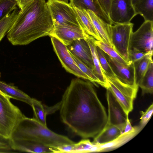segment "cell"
<instances>
[{
  "instance_id": "6da1fadb",
  "label": "cell",
  "mask_w": 153,
  "mask_h": 153,
  "mask_svg": "<svg viewBox=\"0 0 153 153\" xmlns=\"http://www.w3.org/2000/svg\"><path fill=\"white\" fill-rule=\"evenodd\" d=\"M59 110L62 122L83 139L94 137L107 123L105 109L93 85L79 78L73 79L67 88Z\"/></svg>"
},
{
  "instance_id": "7a4b0ae2",
  "label": "cell",
  "mask_w": 153,
  "mask_h": 153,
  "mask_svg": "<svg viewBox=\"0 0 153 153\" xmlns=\"http://www.w3.org/2000/svg\"><path fill=\"white\" fill-rule=\"evenodd\" d=\"M54 24L45 0H33L20 9L7 34L13 45H28L41 37L49 36Z\"/></svg>"
},
{
  "instance_id": "3957f363",
  "label": "cell",
  "mask_w": 153,
  "mask_h": 153,
  "mask_svg": "<svg viewBox=\"0 0 153 153\" xmlns=\"http://www.w3.org/2000/svg\"><path fill=\"white\" fill-rule=\"evenodd\" d=\"M10 140L33 141L56 149L75 143L68 137L51 130L34 118L25 116L16 126Z\"/></svg>"
},
{
  "instance_id": "277c9868",
  "label": "cell",
  "mask_w": 153,
  "mask_h": 153,
  "mask_svg": "<svg viewBox=\"0 0 153 153\" xmlns=\"http://www.w3.org/2000/svg\"><path fill=\"white\" fill-rule=\"evenodd\" d=\"M10 99L0 94V135L7 139H10L16 125L25 116Z\"/></svg>"
},
{
  "instance_id": "5b68a950",
  "label": "cell",
  "mask_w": 153,
  "mask_h": 153,
  "mask_svg": "<svg viewBox=\"0 0 153 153\" xmlns=\"http://www.w3.org/2000/svg\"><path fill=\"white\" fill-rule=\"evenodd\" d=\"M107 87L120 104L127 116L133 109V102L136 98L138 86H132L125 84L115 76L105 75Z\"/></svg>"
},
{
  "instance_id": "8992f818",
  "label": "cell",
  "mask_w": 153,
  "mask_h": 153,
  "mask_svg": "<svg viewBox=\"0 0 153 153\" xmlns=\"http://www.w3.org/2000/svg\"><path fill=\"white\" fill-rule=\"evenodd\" d=\"M133 25L134 24L130 22L108 25L109 34L112 47L128 63L130 42Z\"/></svg>"
},
{
  "instance_id": "52a82bcc",
  "label": "cell",
  "mask_w": 153,
  "mask_h": 153,
  "mask_svg": "<svg viewBox=\"0 0 153 153\" xmlns=\"http://www.w3.org/2000/svg\"><path fill=\"white\" fill-rule=\"evenodd\" d=\"M46 3L54 24L74 26L82 28L74 7L68 3L48 0Z\"/></svg>"
},
{
  "instance_id": "ba28073f",
  "label": "cell",
  "mask_w": 153,
  "mask_h": 153,
  "mask_svg": "<svg viewBox=\"0 0 153 153\" xmlns=\"http://www.w3.org/2000/svg\"><path fill=\"white\" fill-rule=\"evenodd\" d=\"M153 21H145L136 31L133 32L129 50L153 53Z\"/></svg>"
},
{
  "instance_id": "9c48e42d",
  "label": "cell",
  "mask_w": 153,
  "mask_h": 153,
  "mask_svg": "<svg viewBox=\"0 0 153 153\" xmlns=\"http://www.w3.org/2000/svg\"><path fill=\"white\" fill-rule=\"evenodd\" d=\"M51 39L54 51L65 70L78 77L90 81L89 78L78 66L66 46L54 37H51Z\"/></svg>"
},
{
  "instance_id": "30bf717a",
  "label": "cell",
  "mask_w": 153,
  "mask_h": 153,
  "mask_svg": "<svg viewBox=\"0 0 153 153\" xmlns=\"http://www.w3.org/2000/svg\"><path fill=\"white\" fill-rule=\"evenodd\" d=\"M108 15L113 25L130 22L137 14L131 0H111Z\"/></svg>"
},
{
  "instance_id": "8fae6325",
  "label": "cell",
  "mask_w": 153,
  "mask_h": 153,
  "mask_svg": "<svg viewBox=\"0 0 153 153\" xmlns=\"http://www.w3.org/2000/svg\"><path fill=\"white\" fill-rule=\"evenodd\" d=\"M103 52L115 76L119 80L131 86H138L135 82L133 62L123 64L117 62L103 51Z\"/></svg>"
},
{
  "instance_id": "7c38bea8",
  "label": "cell",
  "mask_w": 153,
  "mask_h": 153,
  "mask_svg": "<svg viewBox=\"0 0 153 153\" xmlns=\"http://www.w3.org/2000/svg\"><path fill=\"white\" fill-rule=\"evenodd\" d=\"M86 33L83 29L78 27L54 24L49 36L57 38L67 46L75 40L85 39Z\"/></svg>"
},
{
  "instance_id": "4fadbf2b",
  "label": "cell",
  "mask_w": 153,
  "mask_h": 153,
  "mask_svg": "<svg viewBox=\"0 0 153 153\" xmlns=\"http://www.w3.org/2000/svg\"><path fill=\"white\" fill-rule=\"evenodd\" d=\"M106 89V96L108 107L107 123L114 125L125 124L128 116L111 91Z\"/></svg>"
},
{
  "instance_id": "5bb4252c",
  "label": "cell",
  "mask_w": 153,
  "mask_h": 153,
  "mask_svg": "<svg viewBox=\"0 0 153 153\" xmlns=\"http://www.w3.org/2000/svg\"><path fill=\"white\" fill-rule=\"evenodd\" d=\"M69 52L93 71L94 70L89 46L84 39L75 40L66 46Z\"/></svg>"
},
{
  "instance_id": "9a60e30c",
  "label": "cell",
  "mask_w": 153,
  "mask_h": 153,
  "mask_svg": "<svg viewBox=\"0 0 153 153\" xmlns=\"http://www.w3.org/2000/svg\"><path fill=\"white\" fill-rule=\"evenodd\" d=\"M10 141L13 150L22 152L54 153L56 149L55 148L33 141L10 140Z\"/></svg>"
},
{
  "instance_id": "2e32d148",
  "label": "cell",
  "mask_w": 153,
  "mask_h": 153,
  "mask_svg": "<svg viewBox=\"0 0 153 153\" xmlns=\"http://www.w3.org/2000/svg\"><path fill=\"white\" fill-rule=\"evenodd\" d=\"M69 0V4L72 7L81 10H91L107 24L112 25L108 15L103 9L98 0Z\"/></svg>"
},
{
  "instance_id": "e0dca14e",
  "label": "cell",
  "mask_w": 153,
  "mask_h": 153,
  "mask_svg": "<svg viewBox=\"0 0 153 153\" xmlns=\"http://www.w3.org/2000/svg\"><path fill=\"white\" fill-rule=\"evenodd\" d=\"M125 124L114 125L107 123L103 129L94 137L92 143L102 145L112 141L123 133Z\"/></svg>"
},
{
  "instance_id": "ac0fdd59",
  "label": "cell",
  "mask_w": 153,
  "mask_h": 153,
  "mask_svg": "<svg viewBox=\"0 0 153 153\" xmlns=\"http://www.w3.org/2000/svg\"><path fill=\"white\" fill-rule=\"evenodd\" d=\"M85 39L88 43L91 51L94 66V73L101 82L102 86L106 88L107 87L106 79L100 66L97 52V46L95 43V39L93 36L86 33Z\"/></svg>"
},
{
  "instance_id": "d6986e66",
  "label": "cell",
  "mask_w": 153,
  "mask_h": 153,
  "mask_svg": "<svg viewBox=\"0 0 153 153\" xmlns=\"http://www.w3.org/2000/svg\"><path fill=\"white\" fill-rule=\"evenodd\" d=\"M142 128L137 126L134 131L128 133H123L117 138L112 141L102 145H97L98 147V152L110 151L123 145L136 135Z\"/></svg>"
},
{
  "instance_id": "ffe728a7",
  "label": "cell",
  "mask_w": 153,
  "mask_h": 153,
  "mask_svg": "<svg viewBox=\"0 0 153 153\" xmlns=\"http://www.w3.org/2000/svg\"><path fill=\"white\" fill-rule=\"evenodd\" d=\"M0 89L10 98L24 102L31 106L32 98L12 84L0 81Z\"/></svg>"
},
{
  "instance_id": "44dd1931",
  "label": "cell",
  "mask_w": 153,
  "mask_h": 153,
  "mask_svg": "<svg viewBox=\"0 0 153 153\" xmlns=\"http://www.w3.org/2000/svg\"><path fill=\"white\" fill-rule=\"evenodd\" d=\"M73 7L77 14L82 28L85 31L94 37L96 40L102 41L95 29L87 10Z\"/></svg>"
},
{
  "instance_id": "7402d4cb",
  "label": "cell",
  "mask_w": 153,
  "mask_h": 153,
  "mask_svg": "<svg viewBox=\"0 0 153 153\" xmlns=\"http://www.w3.org/2000/svg\"><path fill=\"white\" fill-rule=\"evenodd\" d=\"M94 27L102 40L112 47L108 32V24L99 17L92 11L86 10Z\"/></svg>"
},
{
  "instance_id": "603a6c76",
  "label": "cell",
  "mask_w": 153,
  "mask_h": 153,
  "mask_svg": "<svg viewBox=\"0 0 153 153\" xmlns=\"http://www.w3.org/2000/svg\"><path fill=\"white\" fill-rule=\"evenodd\" d=\"M152 55L153 53H148L140 59L133 62L135 82L137 86L145 74L150 62L152 59Z\"/></svg>"
},
{
  "instance_id": "cb8c5ba5",
  "label": "cell",
  "mask_w": 153,
  "mask_h": 153,
  "mask_svg": "<svg viewBox=\"0 0 153 153\" xmlns=\"http://www.w3.org/2000/svg\"><path fill=\"white\" fill-rule=\"evenodd\" d=\"M135 12L145 21H153V0H138L134 6Z\"/></svg>"
},
{
  "instance_id": "d4e9b609",
  "label": "cell",
  "mask_w": 153,
  "mask_h": 153,
  "mask_svg": "<svg viewBox=\"0 0 153 153\" xmlns=\"http://www.w3.org/2000/svg\"><path fill=\"white\" fill-rule=\"evenodd\" d=\"M153 63L152 59L149 64L148 69L138 86L142 90V95L153 92Z\"/></svg>"
},
{
  "instance_id": "484cf974",
  "label": "cell",
  "mask_w": 153,
  "mask_h": 153,
  "mask_svg": "<svg viewBox=\"0 0 153 153\" xmlns=\"http://www.w3.org/2000/svg\"><path fill=\"white\" fill-rule=\"evenodd\" d=\"M98 146L88 139H83L78 143L70 145L69 153L98 152Z\"/></svg>"
},
{
  "instance_id": "4316f807",
  "label": "cell",
  "mask_w": 153,
  "mask_h": 153,
  "mask_svg": "<svg viewBox=\"0 0 153 153\" xmlns=\"http://www.w3.org/2000/svg\"><path fill=\"white\" fill-rule=\"evenodd\" d=\"M19 10L17 8L0 21V42L14 23Z\"/></svg>"
},
{
  "instance_id": "83f0119b",
  "label": "cell",
  "mask_w": 153,
  "mask_h": 153,
  "mask_svg": "<svg viewBox=\"0 0 153 153\" xmlns=\"http://www.w3.org/2000/svg\"><path fill=\"white\" fill-rule=\"evenodd\" d=\"M31 106L33 111V118L43 126H47L46 121L47 114L44 105L41 101L32 98Z\"/></svg>"
},
{
  "instance_id": "f1b7e54d",
  "label": "cell",
  "mask_w": 153,
  "mask_h": 153,
  "mask_svg": "<svg viewBox=\"0 0 153 153\" xmlns=\"http://www.w3.org/2000/svg\"><path fill=\"white\" fill-rule=\"evenodd\" d=\"M95 43L105 53L117 62L124 64H130L121 57L112 46L107 43L102 41L95 40Z\"/></svg>"
},
{
  "instance_id": "f546056e",
  "label": "cell",
  "mask_w": 153,
  "mask_h": 153,
  "mask_svg": "<svg viewBox=\"0 0 153 153\" xmlns=\"http://www.w3.org/2000/svg\"><path fill=\"white\" fill-rule=\"evenodd\" d=\"M70 53L78 66L89 78L90 81L93 83H97L102 86L101 82L94 74L93 70L74 56Z\"/></svg>"
},
{
  "instance_id": "4dcf8cb0",
  "label": "cell",
  "mask_w": 153,
  "mask_h": 153,
  "mask_svg": "<svg viewBox=\"0 0 153 153\" xmlns=\"http://www.w3.org/2000/svg\"><path fill=\"white\" fill-rule=\"evenodd\" d=\"M16 1L13 0H0V21L7 15L17 9Z\"/></svg>"
},
{
  "instance_id": "1f68e13d",
  "label": "cell",
  "mask_w": 153,
  "mask_h": 153,
  "mask_svg": "<svg viewBox=\"0 0 153 153\" xmlns=\"http://www.w3.org/2000/svg\"><path fill=\"white\" fill-rule=\"evenodd\" d=\"M96 48L100 66L104 74L110 76H115V74L103 54V51L97 46Z\"/></svg>"
},
{
  "instance_id": "d6a6232c",
  "label": "cell",
  "mask_w": 153,
  "mask_h": 153,
  "mask_svg": "<svg viewBox=\"0 0 153 153\" xmlns=\"http://www.w3.org/2000/svg\"><path fill=\"white\" fill-rule=\"evenodd\" d=\"M153 112V103L150 105L145 111H140L139 126L143 129L150 119Z\"/></svg>"
},
{
  "instance_id": "836d02e7",
  "label": "cell",
  "mask_w": 153,
  "mask_h": 153,
  "mask_svg": "<svg viewBox=\"0 0 153 153\" xmlns=\"http://www.w3.org/2000/svg\"><path fill=\"white\" fill-rule=\"evenodd\" d=\"M148 53H145L139 51L129 50L128 63H131L134 62L140 59Z\"/></svg>"
},
{
  "instance_id": "e575fe53",
  "label": "cell",
  "mask_w": 153,
  "mask_h": 153,
  "mask_svg": "<svg viewBox=\"0 0 153 153\" xmlns=\"http://www.w3.org/2000/svg\"><path fill=\"white\" fill-rule=\"evenodd\" d=\"M12 150L10 139H6L0 135V152H7Z\"/></svg>"
},
{
  "instance_id": "d590c367",
  "label": "cell",
  "mask_w": 153,
  "mask_h": 153,
  "mask_svg": "<svg viewBox=\"0 0 153 153\" xmlns=\"http://www.w3.org/2000/svg\"><path fill=\"white\" fill-rule=\"evenodd\" d=\"M60 106V102L52 106H48L44 105V107L47 115L52 114L58 109Z\"/></svg>"
},
{
  "instance_id": "8d00e7d4",
  "label": "cell",
  "mask_w": 153,
  "mask_h": 153,
  "mask_svg": "<svg viewBox=\"0 0 153 153\" xmlns=\"http://www.w3.org/2000/svg\"><path fill=\"white\" fill-rule=\"evenodd\" d=\"M98 1L103 9L108 15L111 0H98Z\"/></svg>"
},
{
  "instance_id": "74e56055",
  "label": "cell",
  "mask_w": 153,
  "mask_h": 153,
  "mask_svg": "<svg viewBox=\"0 0 153 153\" xmlns=\"http://www.w3.org/2000/svg\"><path fill=\"white\" fill-rule=\"evenodd\" d=\"M137 126L133 127L128 117L127 119L126 124L123 131V133H128L134 131L137 128Z\"/></svg>"
},
{
  "instance_id": "f35d334b",
  "label": "cell",
  "mask_w": 153,
  "mask_h": 153,
  "mask_svg": "<svg viewBox=\"0 0 153 153\" xmlns=\"http://www.w3.org/2000/svg\"><path fill=\"white\" fill-rule=\"evenodd\" d=\"M33 0H16L17 6L20 9H22Z\"/></svg>"
},
{
  "instance_id": "ab89813d",
  "label": "cell",
  "mask_w": 153,
  "mask_h": 153,
  "mask_svg": "<svg viewBox=\"0 0 153 153\" xmlns=\"http://www.w3.org/2000/svg\"><path fill=\"white\" fill-rule=\"evenodd\" d=\"M132 1V3L134 7V6L135 5L136 3H137V1L138 0H131Z\"/></svg>"
},
{
  "instance_id": "60d3db41",
  "label": "cell",
  "mask_w": 153,
  "mask_h": 153,
  "mask_svg": "<svg viewBox=\"0 0 153 153\" xmlns=\"http://www.w3.org/2000/svg\"><path fill=\"white\" fill-rule=\"evenodd\" d=\"M0 77H1V73H0ZM0 94L2 95L3 96H7L6 95H5L3 92H2L0 89Z\"/></svg>"
},
{
  "instance_id": "b9f144b4",
  "label": "cell",
  "mask_w": 153,
  "mask_h": 153,
  "mask_svg": "<svg viewBox=\"0 0 153 153\" xmlns=\"http://www.w3.org/2000/svg\"><path fill=\"white\" fill-rule=\"evenodd\" d=\"M60 1L65 2L66 3H68V1L69 0H58Z\"/></svg>"
},
{
  "instance_id": "7bdbcfd3",
  "label": "cell",
  "mask_w": 153,
  "mask_h": 153,
  "mask_svg": "<svg viewBox=\"0 0 153 153\" xmlns=\"http://www.w3.org/2000/svg\"><path fill=\"white\" fill-rule=\"evenodd\" d=\"M15 0V1H16V0Z\"/></svg>"
},
{
  "instance_id": "ee69618b",
  "label": "cell",
  "mask_w": 153,
  "mask_h": 153,
  "mask_svg": "<svg viewBox=\"0 0 153 153\" xmlns=\"http://www.w3.org/2000/svg\"></svg>"
}]
</instances>
